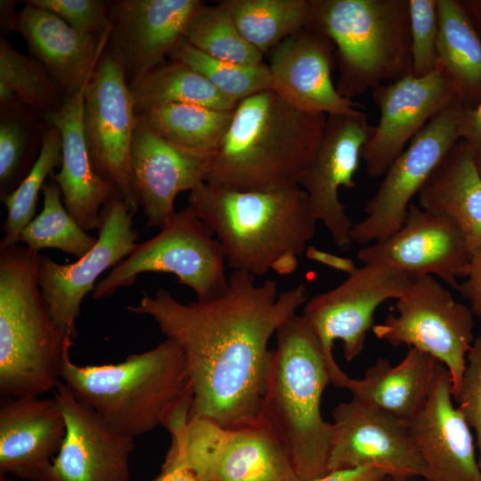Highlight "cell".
<instances>
[{"instance_id":"46","label":"cell","mask_w":481,"mask_h":481,"mask_svg":"<svg viewBox=\"0 0 481 481\" xmlns=\"http://www.w3.org/2000/svg\"><path fill=\"white\" fill-rule=\"evenodd\" d=\"M305 252L308 259L346 273L348 275L354 273L358 269L353 259L336 256L321 250L314 246H308Z\"/></svg>"},{"instance_id":"45","label":"cell","mask_w":481,"mask_h":481,"mask_svg":"<svg viewBox=\"0 0 481 481\" xmlns=\"http://www.w3.org/2000/svg\"><path fill=\"white\" fill-rule=\"evenodd\" d=\"M152 481H204L177 454L166 455L160 473Z\"/></svg>"},{"instance_id":"7","label":"cell","mask_w":481,"mask_h":481,"mask_svg":"<svg viewBox=\"0 0 481 481\" xmlns=\"http://www.w3.org/2000/svg\"><path fill=\"white\" fill-rule=\"evenodd\" d=\"M306 28L334 44L346 99L412 72L408 0H311Z\"/></svg>"},{"instance_id":"35","label":"cell","mask_w":481,"mask_h":481,"mask_svg":"<svg viewBox=\"0 0 481 481\" xmlns=\"http://www.w3.org/2000/svg\"><path fill=\"white\" fill-rule=\"evenodd\" d=\"M42 192V211L23 229L20 241L38 253L45 249H55L81 258L94 248L97 238L85 231L69 213L53 174Z\"/></svg>"},{"instance_id":"19","label":"cell","mask_w":481,"mask_h":481,"mask_svg":"<svg viewBox=\"0 0 481 481\" xmlns=\"http://www.w3.org/2000/svg\"><path fill=\"white\" fill-rule=\"evenodd\" d=\"M53 392L65 417L66 435L37 481H129L135 438L111 431L62 381Z\"/></svg>"},{"instance_id":"24","label":"cell","mask_w":481,"mask_h":481,"mask_svg":"<svg viewBox=\"0 0 481 481\" xmlns=\"http://www.w3.org/2000/svg\"><path fill=\"white\" fill-rule=\"evenodd\" d=\"M2 400L0 473L37 481L66 435L61 408L54 396Z\"/></svg>"},{"instance_id":"42","label":"cell","mask_w":481,"mask_h":481,"mask_svg":"<svg viewBox=\"0 0 481 481\" xmlns=\"http://www.w3.org/2000/svg\"><path fill=\"white\" fill-rule=\"evenodd\" d=\"M460 277L464 281L460 282L458 291L469 303L473 315L481 323V253L472 255Z\"/></svg>"},{"instance_id":"47","label":"cell","mask_w":481,"mask_h":481,"mask_svg":"<svg viewBox=\"0 0 481 481\" xmlns=\"http://www.w3.org/2000/svg\"><path fill=\"white\" fill-rule=\"evenodd\" d=\"M16 1L1 0L0 2V27L3 34L16 31L18 13L14 9Z\"/></svg>"},{"instance_id":"26","label":"cell","mask_w":481,"mask_h":481,"mask_svg":"<svg viewBox=\"0 0 481 481\" xmlns=\"http://www.w3.org/2000/svg\"><path fill=\"white\" fill-rule=\"evenodd\" d=\"M16 31L67 96L88 83L107 45L110 29L101 36L83 35L56 14L25 4L18 13Z\"/></svg>"},{"instance_id":"28","label":"cell","mask_w":481,"mask_h":481,"mask_svg":"<svg viewBox=\"0 0 481 481\" xmlns=\"http://www.w3.org/2000/svg\"><path fill=\"white\" fill-rule=\"evenodd\" d=\"M441 364L433 356L409 347L397 365L378 358L362 379L349 377L345 388L352 397L407 423L427 403Z\"/></svg>"},{"instance_id":"23","label":"cell","mask_w":481,"mask_h":481,"mask_svg":"<svg viewBox=\"0 0 481 481\" xmlns=\"http://www.w3.org/2000/svg\"><path fill=\"white\" fill-rule=\"evenodd\" d=\"M336 47L326 36L303 28L270 50L273 90L294 107L326 116L361 107L339 94L331 79Z\"/></svg>"},{"instance_id":"22","label":"cell","mask_w":481,"mask_h":481,"mask_svg":"<svg viewBox=\"0 0 481 481\" xmlns=\"http://www.w3.org/2000/svg\"><path fill=\"white\" fill-rule=\"evenodd\" d=\"M452 380L444 364L438 369L422 410L407 422L424 465L426 481H481L472 429L453 404Z\"/></svg>"},{"instance_id":"37","label":"cell","mask_w":481,"mask_h":481,"mask_svg":"<svg viewBox=\"0 0 481 481\" xmlns=\"http://www.w3.org/2000/svg\"><path fill=\"white\" fill-rule=\"evenodd\" d=\"M185 41L218 60L243 65L263 63V53L245 40L219 3L200 6L188 25Z\"/></svg>"},{"instance_id":"16","label":"cell","mask_w":481,"mask_h":481,"mask_svg":"<svg viewBox=\"0 0 481 481\" xmlns=\"http://www.w3.org/2000/svg\"><path fill=\"white\" fill-rule=\"evenodd\" d=\"M333 434L328 471L375 467L387 477L425 476V465L407 423L352 397L332 411Z\"/></svg>"},{"instance_id":"40","label":"cell","mask_w":481,"mask_h":481,"mask_svg":"<svg viewBox=\"0 0 481 481\" xmlns=\"http://www.w3.org/2000/svg\"><path fill=\"white\" fill-rule=\"evenodd\" d=\"M22 3L56 14L83 35L101 36L110 27L112 1L27 0Z\"/></svg>"},{"instance_id":"12","label":"cell","mask_w":481,"mask_h":481,"mask_svg":"<svg viewBox=\"0 0 481 481\" xmlns=\"http://www.w3.org/2000/svg\"><path fill=\"white\" fill-rule=\"evenodd\" d=\"M464 107L460 99L453 100L410 141L366 203V217L354 224L352 241L366 244L383 240L403 226L412 199L461 139Z\"/></svg>"},{"instance_id":"49","label":"cell","mask_w":481,"mask_h":481,"mask_svg":"<svg viewBox=\"0 0 481 481\" xmlns=\"http://www.w3.org/2000/svg\"><path fill=\"white\" fill-rule=\"evenodd\" d=\"M384 481H426V480L420 477H387Z\"/></svg>"},{"instance_id":"51","label":"cell","mask_w":481,"mask_h":481,"mask_svg":"<svg viewBox=\"0 0 481 481\" xmlns=\"http://www.w3.org/2000/svg\"><path fill=\"white\" fill-rule=\"evenodd\" d=\"M0 481H12V479L9 478L6 474L0 473Z\"/></svg>"},{"instance_id":"21","label":"cell","mask_w":481,"mask_h":481,"mask_svg":"<svg viewBox=\"0 0 481 481\" xmlns=\"http://www.w3.org/2000/svg\"><path fill=\"white\" fill-rule=\"evenodd\" d=\"M210 159L174 145L137 115L131 183L147 227L162 229L173 219L176 196L206 182Z\"/></svg>"},{"instance_id":"36","label":"cell","mask_w":481,"mask_h":481,"mask_svg":"<svg viewBox=\"0 0 481 481\" xmlns=\"http://www.w3.org/2000/svg\"><path fill=\"white\" fill-rule=\"evenodd\" d=\"M62 161V141L59 130L47 124L42 134L40 153L23 181L9 196L1 200L7 209V217L3 225L4 237L0 248L20 242V235L31 222L36 213L39 192L43 190L46 178Z\"/></svg>"},{"instance_id":"8","label":"cell","mask_w":481,"mask_h":481,"mask_svg":"<svg viewBox=\"0 0 481 481\" xmlns=\"http://www.w3.org/2000/svg\"><path fill=\"white\" fill-rule=\"evenodd\" d=\"M223 248L208 225L188 207L151 239L137 243L94 287L93 298L103 299L133 285L143 273H167L191 288L197 300L221 294L228 285Z\"/></svg>"},{"instance_id":"13","label":"cell","mask_w":481,"mask_h":481,"mask_svg":"<svg viewBox=\"0 0 481 481\" xmlns=\"http://www.w3.org/2000/svg\"><path fill=\"white\" fill-rule=\"evenodd\" d=\"M83 121L94 170L135 214L130 157L137 114L123 64L108 45L84 90Z\"/></svg>"},{"instance_id":"44","label":"cell","mask_w":481,"mask_h":481,"mask_svg":"<svg viewBox=\"0 0 481 481\" xmlns=\"http://www.w3.org/2000/svg\"><path fill=\"white\" fill-rule=\"evenodd\" d=\"M461 139L476 151H481V100L473 108L464 107L461 123Z\"/></svg>"},{"instance_id":"34","label":"cell","mask_w":481,"mask_h":481,"mask_svg":"<svg viewBox=\"0 0 481 481\" xmlns=\"http://www.w3.org/2000/svg\"><path fill=\"white\" fill-rule=\"evenodd\" d=\"M0 199L12 194L34 166L44 127L35 111L22 105H0Z\"/></svg>"},{"instance_id":"6","label":"cell","mask_w":481,"mask_h":481,"mask_svg":"<svg viewBox=\"0 0 481 481\" xmlns=\"http://www.w3.org/2000/svg\"><path fill=\"white\" fill-rule=\"evenodd\" d=\"M38 252L0 248V393L2 399L40 396L61 382L73 337L53 322L38 283Z\"/></svg>"},{"instance_id":"32","label":"cell","mask_w":481,"mask_h":481,"mask_svg":"<svg viewBox=\"0 0 481 481\" xmlns=\"http://www.w3.org/2000/svg\"><path fill=\"white\" fill-rule=\"evenodd\" d=\"M245 40L265 53L307 24L311 0H224Z\"/></svg>"},{"instance_id":"30","label":"cell","mask_w":481,"mask_h":481,"mask_svg":"<svg viewBox=\"0 0 481 481\" xmlns=\"http://www.w3.org/2000/svg\"><path fill=\"white\" fill-rule=\"evenodd\" d=\"M128 84L136 114L168 103L195 104L219 110H232L238 103L175 60L164 61Z\"/></svg>"},{"instance_id":"11","label":"cell","mask_w":481,"mask_h":481,"mask_svg":"<svg viewBox=\"0 0 481 481\" xmlns=\"http://www.w3.org/2000/svg\"><path fill=\"white\" fill-rule=\"evenodd\" d=\"M412 277L382 265H364L337 287L308 298L302 316L317 338L331 384L345 388L349 379L333 356L336 340L343 343L346 361L359 356L367 332L374 326V313L386 300L398 299Z\"/></svg>"},{"instance_id":"4","label":"cell","mask_w":481,"mask_h":481,"mask_svg":"<svg viewBox=\"0 0 481 481\" xmlns=\"http://www.w3.org/2000/svg\"><path fill=\"white\" fill-rule=\"evenodd\" d=\"M187 207L213 231L233 271L255 277L301 255L316 229L300 186L242 192L204 182L190 192Z\"/></svg>"},{"instance_id":"1","label":"cell","mask_w":481,"mask_h":481,"mask_svg":"<svg viewBox=\"0 0 481 481\" xmlns=\"http://www.w3.org/2000/svg\"><path fill=\"white\" fill-rule=\"evenodd\" d=\"M256 278L233 271L226 289L212 298L183 303L159 289L152 296L143 291L138 304L126 306L154 320L183 351L192 389L189 419L232 428L259 418L269 341L308 295L303 284L279 292L275 280L257 284Z\"/></svg>"},{"instance_id":"41","label":"cell","mask_w":481,"mask_h":481,"mask_svg":"<svg viewBox=\"0 0 481 481\" xmlns=\"http://www.w3.org/2000/svg\"><path fill=\"white\" fill-rule=\"evenodd\" d=\"M452 397L475 432L477 461L481 469V333L474 339L467 355L461 382Z\"/></svg>"},{"instance_id":"25","label":"cell","mask_w":481,"mask_h":481,"mask_svg":"<svg viewBox=\"0 0 481 481\" xmlns=\"http://www.w3.org/2000/svg\"><path fill=\"white\" fill-rule=\"evenodd\" d=\"M85 87L67 95L58 110L43 118L59 130L62 141L61 169L53 177L65 208L88 232L98 230L101 210L118 191L96 173L89 155L83 121Z\"/></svg>"},{"instance_id":"14","label":"cell","mask_w":481,"mask_h":481,"mask_svg":"<svg viewBox=\"0 0 481 481\" xmlns=\"http://www.w3.org/2000/svg\"><path fill=\"white\" fill-rule=\"evenodd\" d=\"M134 213L116 192L100 214L97 242L84 257L71 264H58L41 255L38 283L55 324L75 337L80 306L96 280L109 268L128 257L136 246L138 231L133 228Z\"/></svg>"},{"instance_id":"10","label":"cell","mask_w":481,"mask_h":481,"mask_svg":"<svg viewBox=\"0 0 481 481\" xmlns=\"http://www.w3.org/2000/svg\"><path fill=\"white\" fill-rule=\"evenodd\" d=\"M388 314L374 325L375 337L393 346L406 345L444 364L452 380V396L458 391L466 358L474 342L473 314L431 275L412 277L407 290Z\"/></svg>"},{"instance_id":"29","label":"cell","mask_w":481,"mask_h":481,"mask_svg":"<svg viewBox=\"0 0 481 481\" xmlns=\"http://www.w3.org/2000/svg\"><path fill=\"white\" fill-rule=\"evenodd\" d=\"M438 36L436 69L454 86L468 108L481 100V37L465 4L437 0Z\"/></svg>"},{"instance_id":"2","label":"cell","mask_w":481,"mask_h":481,"mask_svg":"<svg viewBox=\"0 0 481 481\" xmlns=\"http://www.w3.org/2000/svg\"><path fill=\"white\" fill-rule=\"evenodd\" d=\"M327 116L299 110L273 89L238 102L206 182L242 192L299 186Z\"/></svg>"},{"instance_id":"43","label":"cell","mask_w":481,"mask_h":481,"mask_svg":"<svg viewBox=\"0 0 481 481\" xmlns=\"http://www.w3.org/2000/svg\"><path fill=\"white\" fill-rule=\"evenodd\" d=\"M387 473L375 467H355L328 471L313 481H384Z\"/></svg>"},{"instance_id":"20","label":"cell","mask_w":481,"mask_h":481,"mask_svg":"<svg viewBox=\"0 0 481 481\" xmlns=\"http://www.w3.org/2000/svg\"><path fill=\"white\" fill-rule=\"evenodd\" d=\"M199 0L112 1L107 45L121 61L128 83L166 61L185 40Z\"/></svg>"},{"instance_id":"17","label":"cell","mask_w":481,"mask_h":481,"mask_svg":"<svg viewBox=\"0 0 481 481\" xmlns=\"http://www.w3.org/2000/svg\"><path fill=\"white\" fill-rule=\"evenodd\" d=\"M380 117L362 151L370 177L383 176L410 142L439 111L458 98L440 71L424 77L409 74L371 91ZM459 99V98H458Z\"/></svg>"},{"instance_id":"33","label":"cell","mask_w":481,"mask_h":481,"mask_svg":"<svg viewBox=\"0 0 481 481\" xmlns=\"http://www.w3.org/2000/svg\"><path fill=\"white\" fill-rule=\"evenodd\" d=\"M37 61L0 39V105L18 104L43 115L58 110L66 96Z\"/></svg>"},{"instance_id":"18","label":"cell","mask_w":481,"mask_h":481,"mask_svg":"<svg viewBox=\"0 0 481 481\" xmlns=\"http://www.w3.org/2000/svg\"><path fill=\"white\" fill-rule=\"evenodd\" d=\"M472 253L453 222L410 204L403 226L388 238L362 248L363 265H382L410 275H436L459 289L460 273Z\"/></svg>"},{"instance_id":"3","label":"cell","mask_w":481,"mask_h":481,"mask_svg":"<svg viewBox=\"0 0 481 481\" xmlns=\"http://www.w3.org/2000/svg\"><path fill=\"white\" fill-rule=\"evenodd\" d=\"M67 348L61 381L113 432L130 437L191 412L192 389L180 346L167 338L118 363L80 366Z\"/></svg>"},{"instance_id":"31","label":"cell","mask_w":481,"mask_h":481,"mask_svg":"<svg viewBox=\"0 0 481 481\" xmlns=\"http://www.w3.org/2000/svg\"><path fill=\"white\" fill-rule=\"evenodd\" d=\"M137 115L174 145L212 158L228 131L233 110L168 103L151 107Z\"/></svg>"},{"instance_id":"5","label":"cell","mask_w":481,"mask_h":481,"mask_svg":"<svg viewBox=\"0 0 481 481\" xmlns=\"http://www.w3.org/2000/svg\"><path fill=\"white\" fill-rule=\"evenodd\" d=\"M276 341L259 417L288 451L300 480L313 481L328 472L333 426L322 418L321 401L330 373L302 315L281 324Z\"/></svg>"},{"instance_id":"39","label":"cell","mask_w":481,"mask_h":481,"mask_svg":"<svg viewBox=\"0 0 481 481\" xmlns=\"http://www.w3.org/2000/svg\"><path fill=\"white\" fill-rule=\"evenodd\" d=\"M412 72L424 77L436 70L438 36L437 0H408Z\"/></svg>"},{"instance_id":"38","label":"cell","mask_w":481,"mask_h":481,"mask_svg":"<svg viewBox=\"0 0 481 481\" xmlns=\"http://www.w3.org/2000/svg\"><path fill=\"white\" fill-rule=\"evenodd\" d=\"M204 77L224 96L238 102L254 94L273 89L268 65H243L213 58L185 40L170 54Z\"/></svg>"},{"instance_id":"27","label":"cell","mask_w":481,"mask_h":481,"mask_svg":"<svg viewBox=\"0 0 481 481\" xmlns=\"http://www.w3.org/2000/svg\"><path fill=\"white\" fill-rule=\"evenodd\" d=\"M475 154L468 143L458 141L418 194L421 208L455 224L472 255L481 253V175Z\"/></svg>"},{"instance_id":"15","label":"cell","mask_w":481,"mask_h":481,"mask_svg":"<svg viewBox=\"0 0 481 481\" xmlns=\"http://www.w3.org/2000/svg\"><path fill=\"white\" fill-rule=\"evenodd\" d=\"M374 131L362 110L327 116L323 134L299 186L309 208L341 250L350 249L353 222L339 200L341 187H355L354 175L362 151Z\"/></svg>"},{"instance_id":"48","label":"cell","mask_w":481,"mask_h":481,"mask_svg":"<svg viewBox=\"0 0 481 481\" xmlns=\"http://www.w3.org/2000/svg\"><path fill=\"white\" fill-rule=\"evenodd\" d=\"M469 13L476 19L481 26V0L463 2Z\"/></svg>"},{"instance_id":"50","label":"cell","mask_w":481,"mask_h":481,"mask_svg":"<svg viewBox=\"0 0 481 481\" xmlns=\"http://www.w3.org/2000/svg\"><path fill=\"white\" fill-rule=\"evenodd\" d=\"M475 162H476L477 168L481 175V151H476Z\"/></svg>"},{"instance_id":"9","label":"cell","mask_w":481,"mask_h":481,"mask_svg":"<svg viewBox=\"0 0 481 481\" xmlns=\"http://www.w3.org/2000/svg\"><path fill=\"white\" fill-rule=\"evenodd\" d=\"M168 432L204 481H301L288 451L261 417L232 428L193 418Z\"/></svg>"}]
</instances>
